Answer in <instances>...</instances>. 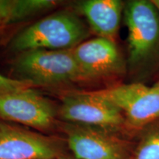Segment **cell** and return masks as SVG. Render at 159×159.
I'll list each match as a JSON object with an SVG mask.
<instances>
[{
  "label": "cell",
  "instance_id": "obj_3",
  "mask_svg": "<svg viewBox=\"0 0 159 159\" xmlns=\"http://www.w3.org/2000/svg\"><path fill=\"white\" fill-rule=\"evenodd\" d=\"M128 31L129 61L147 64L159 53V11L152 1L133 0L125 7Z\"/></svg>",
  "mask_w": 159,
  "mask_h": 159
},
{
  "label": "cell",
  "instance_id": "obj_14",
  "mask_svg": "<svg viewBox=\"0 0 159 159\" xmlns=\"http://www.w3.org/2000/svg\"><path fill=\"white\" fill-rule=\"evenodd\" d=\"M55 159H77V158H75L74 156L71 157V156H64V155H62V156H59L58 158H56Z\"/></svg>",
  "mask_w": 159,
  "mask_h": 159
},
{
  "label": "cell",
  "instance_id": "obj_10",
  "mask_svg": "<svg viewBox=\"0 0 159 159\" xmlns=\"http://www.w3.org/2000/svg\"><path fill=\"white\" fill-rule=\"evenodd\" d=\"M124 3L119 0H87L79 5L91 29L99 37L114 41L118 32Z\"/></svg>",
  "mask_w": 159,
  "mask_h": 159
},
{
  "label": "cell",
  "instance_id": "obj_1",
  "mask_svg": "<svg viewBox=\"0 0 159 159\" xmlns=\"http://www.w3.org/2000/svg\"><path fill=\"white\" fill-rule=\"evenodd\" d=\"M89 35L88 27L69 11H60L39 20L16 35L12 50L25 52L35 49H73Z\"/></svg>",
  "mask_w": 159,
  "mask_h": 159
},
{
  "label": "cell",
  "instance_id": "obj_6",
  "mask_svg": "<svg viewBox=\"0 0 159 159\" xmlns=\"http://www.w3.org/2000/svg\"><path fill=\"white\" fill-rule=\"evenodd\" d=\"M62 155L56 139L0 123V159H55Z\"/></svg>",
  "mask_w": 159,
  "mask_h": 159
},
{
  "label": "cell",
  "instance_id": "obj_9",
  "mask_svg": "<svg viewBox=\"0 0 159 159\" xmlns=\"http://www.w3.org/2000/svg\"><path fill=\"white\" fill-rule=\"evenodd\" d=\"M73 52L83 80L105 78L119 74L124 66L114 41L96 38L83 41Z\"/></svg>",
  "mask_w": 159,
  "mask_h": 159
},
{
  "label": "cell",
  "instance_id": "obj_11",
  "mask_svg": "<svg viewBox=\"0 0 159 159\" xmlns=\"http://www.w3.org/2000/svg\"><path fill=\"white\" fill-rule=\"evenodd\" d=\"M134 159H159V129L143 139L135 151Z\"/></svg>",
  "mask_w": 159,
  "mask_h": 159
},
{
  "label": "cell",
  "instance_id": "obj_13",
  "mask_svg": "<svg viewBox=\"0 0 159 159\" xmlns=\"http://www.w3.org/2000/svg\"><path fill=\"white\" fill-rule=\"evenodd\" d=\"M14 0H0V30L4 26L12 24Z\"/></svg>",
  "mask_w": 159,
  "mask_h": 159
},
{
  "label": "cell",
  "instance_id": "obj_4",
  "mask_svg": "<svg viewBox=\"0 0 159 159\" xmlns=\"http://www.w3.org/2000/svg\"><path fill=\"white\" fill-rule=\"evenodd\" d=\"M95 93L118 108L134 128H142L159 118V83L152 87L142 83L122 84Z\"/></svg>",
  "mask_w": 159,
  "mask_h": 159
},
{
  "label": "cell",
  "instance_id": "obj_7",
  "mask_svg": "<svg viewBox=\"0 0 159 159\" xmlns=\"http://www.w3.org/2000/svg\"><path fill=\"white\" fill-rule=\"evenodd\" d=\"M55 111L49 100L33 89L0 94V118L40 130L52 125Z\"/></svg>",
  "mask_w": 159,
  "mask_h": 159
},
{
  "label": "cell",
  "instance_id": "obj_15",
  "mask_svg": "<svg viewBox=\"0 0 159 159\" xmlns=\"http://www.w3.org/2000/svg\"><path fill=\"white\" fill-rule=\"evenodd\" d=\"M152 3L156 5L157 9H158L159 11V0H153V1H152Z\"/></svg>",
  "mask_w": 159,
  "mask_h": 159
},
{
  "label": "cell",
  "instance_id": "obj_12",
  "mask_svg": "<svg viewBox=\"0 0 159 159\" xmlns=\"http://www.w3.org/2000/svg\"><path fill=\"white\" fill-rule=\"evenodd\" d=\"M33 84L23 80H15L0 74V94L14 92L30 89Z\"/></svg>",
  "mask_w": 159,
  "mask_h": 159
},
{
  "label": "cell",
  "instance_id": "obj_2",
  "mask_svg": "<svg viewBox=\"0 0 159 159\" xmlns=\"http://www.w3.org/2000/svg\"><path fill=\"white\" fill-rule=\"evenodd\" d=\"M15 69L33 85L57 86L83 80L73 49L25 52L16 61Z\"/></svg>",
  "mask_w": 159,
  "mask_h": 159
},
{
  "label": "cell",
  "instance_id": "obj_5",
  "mask_svg": "<svg viewBox=\"0 0 159 159\" xmlns=\"http://www.w3.org/2000/svg\"><path fill=\"white\" fill-rule=\"evenodd\" d=\"M60 115L71 123L112 130L126 122L118 108L95 91L77 92L63 97Z\"/></svg>",
  "mask_w": 159,
  "mask_h": 159
},
{
  "label": "cell",
  "instance_id": "obj_8",
  "mask_svg": "<svg viewBox=\"0 0 159 159\" xmlns=\"http://www.w3.org/2000/svg\"><path fill=\"white\" fill-rule=\"evenodd\" d=\"M68 146L77 159H122L125 145L105 129L69 122L63 126Z\"/></svg>",
  "mask_w": 159,
  "mask_h": 159
},
{
  "label": "cell",
  "instance_id": "obj_16",
  "mask_svg": "<svg viewBox=\"0 0 159 159\" xmlns=\"http://www.w3.org/2000/svg\"></svg>",
  "mask_w": 159,
  "mask_h": 159
}]
</instances>
